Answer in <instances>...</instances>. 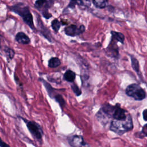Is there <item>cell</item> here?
I'll use <instances>...</instances> for the list:
<instances>
[{
	"label": "cell",
	"instance_id": "19",
	"mask_svg": "<svg viewBox=\"0 0 147 147\" xmlns=\"http://www.w3.org/2000/svg\"><path fill=\"white\" fill-rule=\"evenodd\" d=\"M76 5L82 6L84 5V3L82 0H70L68 5L67 6V8H75Z\"/></svg>",
	"mask_w": 147,
	"mask_h": 147
},
{
	"label": "cell",
	"instance_id": "14",
	"mask_svg": "<svg viewBox=\"0 0 147 147\" xmlns=\"http://www.w3.org/2000/svg\"><path fill=\"white\" fill-rule=\"evenodd\" d=\"M60 64H61V61L60 59L56 57L51 58L48 61V67L51 68H56L58 66H59Z\"/></svg>",
	"mask_w": 147,
	"mask_h": 147
},
{
	"label": "cell",
	"instance_id": "7",
	"mask_svg": "<svg viewBox=\"0 0 147 147\" xmlns=\"http://www.w3.org/2000/svg\"><path fill=\"white\" fill-rule=\"evenodd\" d=\"M85 31V26L81 25L79 28L75 25H70L64 28L65 34L71 37H75L83 33Z\"/></svg>",
	"mask_w": 147,
	"mask_h": 147
},
{
	"label": "cell",
	"instance_id": "3",
	"mask_svg": "<svg viewBox=\"0 0 147 147\" xmlns=\"http://www.w3.org/2000/svg\"><path fill=\"white\" fill-rule=\"evenodd\" d=\"M133 127V123L130 115L124 120L113 119L110 125V130L118 135H122L131 130Z\"/></svg>",
	"mask_w": 147,
	"mask_h": 147
},
{
	"label": "cell",
	"instance_id": "10",
	"mask_svg": "<svg viewBox=\"0 0 147 147\" xmlns=\"http://www.w3.org/2000/svg\"><path fill=\"white\" fill-rule=\"evenodd\" d=\"M15 40L18 43L24 45H27L30 42V39L29 38V37L22 32H20L17 33L15 36Z\"/></svg>",
	"mask_w": 147,
	"mask_h": 147
},
{
	"label": "cell",
	"instance_id": "8",
	"mask_svg": "<svg viewBox=\"0 0 147 147\" xmlns=\"http://www.w3.org/2000/svg\"><path fill=\"white\" fill-rule=\"evenodd\" d=\"M67 141L71 146H83L87 145L82 136L80 135H74L68 137Z\"/></svg>",
	"mask_w": 147,
	"mask_h": 147
},
{
	"label": "cell",
	"instance_id": "16",
	"mask_svg": "<svg viewBox=\"0 0 147 147\" xmlns=\"http://www.w3.org/2000/svg\"><path fill=\"white\" fill-rule=\"evenodd\" d=\"M40 80H41V82H42L44 86H45L49 96L51 97V98H53V92H54L53 91L55 90L54 88L48 82H47L45 80H44L43 79H40Z\"/></svg>",
	"mask_w": 147,
	"mask_h": 147
},
{
	"label": "cell",
	"instance_id": "23",
	"mask_svg": "<svg viewBox=\"0 0 147 147\" xmlns=\"http://www.w3.org/2000/svg\"><path fill=\"white\" fill-rule=\"evenodd\" d=\"M141 133L143 134L144 136L147 137V123H146L145 125L143 126Z\"/></svg>",
	"mask_w": 147,
	"mask_h": 147
},
{
	"label": "cell",
	"instance_id": "21",
	"mask_svg": "<svg viewBox=\"0 0 147 147\" xmlns=\"http://www.w3.org/2000/svg\"><path fill=\"white\" fill-rule=\"evenodd\" d=\"M54 98L56 100V101L60 105L61 107H63L65 105V102L64 99H63V96L60 94H57L54 96Z\"/></svg>",
	"mask_w": 147,
	"mask_h": 147
},
{
	"label": "cell",
	"instance_id": "15",
	"mask_svg": "<svg viewBox=\"0 0 147 147\" xmlns=\"http://www.w3.org/2000/svg\"><path fill=\"white\" fill-rule=\"evenodd\" d=\"M130 58H131V67L133 69V70L136 72L137 73L139 74L140 72V65H139V62L138 60L133 55H130Z\"/></svg>",
	"mask_w": 147,
	"mask_h": 147
},
{
	"label": "cell",
	"instance_id": "12",
	"mask_svg": "<svg viewBox=\"0 0 147 147\" xmlns=\"http://www.w3.org/2000/svg\"><path fill=\"white\" fill-rule=\"evenodd\" d=\"M76 78V74L71 69H68L65 71L63 75V79L68 82H74Z\"/></svg>",
	"mask_w": 147,
	"mask_h": 147
},
{
	"label": "cell",
	"instance_id": "18",
	"mask_svg": "<svg viewBox=\"0 0 147 147\" xmlns=\"http://www.w3.org/2000/svg\"><path fill=\"white\" fill-rule=\"evenodd\" d=\"M61 26L60 22L57 19H54L51 22V26L55 33H57Z\"/></svg>",
	"mask_w": 147,
	"mask_h": 147
},
{
	"label": "cell",
	"instance_id": "5",
	"mask_svg": "<svg viewBox=\"0 0 147 147\" xmlns=\"http://www.w3.org/2000/svg\"><path fill=\"white\" fill-rule=\"evenodd\" d=\"M54 0H36L35 1V7L41 12L42 16L46 19H49L52 17V14L48 12L54 4Z\"/></svg>",
	"mask_w": 147,
	"mask_h": 147
},
{
	"label": "cell",
	"instance_id": "13",
	"mask_svg": "<svg viewBox=\"0 0 147 147\" xmlns=\"http://www.w3.org/2000/svg\"><path fill=\"white\" fill-rule=\"evenodd\" d=\"M111 38L117 41L121 42V44H123L125 40L124 35L120 32H117L115 31H111Z\"/></svg>",
	"mask_w": 147,
	"mask_h": 147
},
{
	"label": "cell",
	"instance_id": "9",
	"mask_svg": "<svg viewBox=\"0 0 147 147\" xmlns=\"http://www.w3.org/2000/svg\"><path fill=\"white\" fill-rule=\"evenodd\" d=\"M117 41L111 38V41L106 48V53L109 56L113 57H117L119 55L118 48L117 45Z\"/></svg>",
	"mask_w": 147,
	"mask_h": 147
},
{
	"label": "cell",
	"instance_id": "2",
	"mask_svg": "<svg viewBox=\"0 0 147 147\" xmlns=\"http://www.w3.org/2000/svg\"><path fill=\"white\" fill-rule=\"evenodd\" d=\"M9 9L10 10L19 15L22 18L24 22L28 25L31 29L33 30H36L33 23V16L28 5L22 2H18L14 5L9 6Z\"/></svg>",
	"mask_w": 147,
	"mask_h": 147
},
{
	"label": "cell",
	"instance_id": "1",
	"mask_svg": "<svg viewBox=\"0 0 147 147\" xmlns=\"http://www.w3.org/2000/svg\"><path fill=\"white\" fill-rule=\"evenodd\" d=\"M130 114L125 110L122 109L119 105H112L105 103L102 105L100 109L96 114L98 120L102 123H106V120L112 118L115 120L126 119Z\"/></svg>",
	"mask_w": 147,
	"mask_h": 147
},
{
	"label": "cell",
	"instance_id": "25",
	"mask_svg": "<svg viewBox=\"0 0 147 147\" xmlns=\"http://www.w3.org/2000/svg\"><path fill=\"white\" fill-rule=\"evenodd\" d=\"M0 146H1V147H4V146H7V147H9V145H7V144H5V143H4L2 141H1Z\"/></svg>",
	"mask_w": 147,
	"mask_h": 147
},
{
	"label": "cell",
	"instance_id": "4",
	"mask_svg": "<svg viewBox=\"0 0 147 147\" xmlns=\"http://www.w3.org/2000/svg\"><path fill=\"white\" fill-rule=\"evenodd\" d=\"M125 93L136 100H142L146 96L145 90L140 85L136 83L129 84L125 90Z\"/></svg>",
	"mask_w": 147,
	"mask_h": 147
},
{
	"label": "cell",
	"instance_id": "20",
	"mask_svg": "<svg viewBox=\"0 0 147 147\" xmlns=\"http://www.w3.org/2000/svg\"><path fill=\"white\" fill-rule=\"evenodd\" d=\"M4 52H5L6 55L10 59H12L13 58L15 53H14V51L12 49L9 48L7 47H5V48H4Z\"/></svg>",
	"mask_w": 147,
	"mask_h": 147
},
{
	"label": "cell",
	"instance_id": "22",
	"mask_svg": "<svg viewBox=\"0 0 147 147\" xmlns=\"http://www.w3.org/2000/svg\"><path fill=\"white\" fill-rule=\"evenodd\" d=\"M71 89L72 90L73 92H74V94L77 96H79L82 94V91L79 88V87L78 86H76V84H74L72 85H71Z\"/></svg>",
	"mask_w": 147,
	"mask_h": 147
},
{
	"label": "cell",
	"instance_id": "11",
	"mask_svg": "<svg viewBox=\"0 0 147 147\" xmlns=\"http://www.w3.org/2000/svg\"><path fill=\"white\" fill-rule=\"evenodd\" d=\"M38 26L42 34L45 37L47 38V39H48L49 42H52V38L51 36V34L49 33V31L47 28V27H45L44 26L42 21H41L39 18L38 19Z\"/></svg>",
	"mask_w": 147,
	"mask_h": 147
},
{
	"label": "cell",
	"instance_id": "24",
	"mask_svg": "<svg viewBox=\"0 0 147 147\" xmlns=\"http://www.w3.org/2000/svg\"><path fill=\"white\" fill-rule=\"evenodd\" d=\"M142 117L144 121H147V109L144 110L142 112Z\"/></svg>",
	"mask_w": 147,
	"mask_h": 147
},
{
	"label": "cell",
	"instance_id": "6",
	"mask_svg": "<svg viewBox=\"0 0 147 147\" xmlns=\"http://www.w3.org/2000/svg\"><path fill=\"white\" fill-rule=\"evenodd\" d=\"M26 126L34 138L40 140L43 136V131L40 126L34 121L26 122Z\"/></svg>",
	"mask_w": 147,
	"mask_h": 147
},
{
	"label": "cell",
	"instance_id": "17",
	"mask_svg": "<svg viewBox=\"0 0 147 147\" xmlns=\"http://www.w3.org/2000/svg\"><path fill=\"white\" fill-rule=\"evenodd\" d=\"M93 4L98 8H104L106 6L107 0H92Z\"/></svg>",
	"mask_w": 147,
	"mask_h": 147
}]
</instances>
